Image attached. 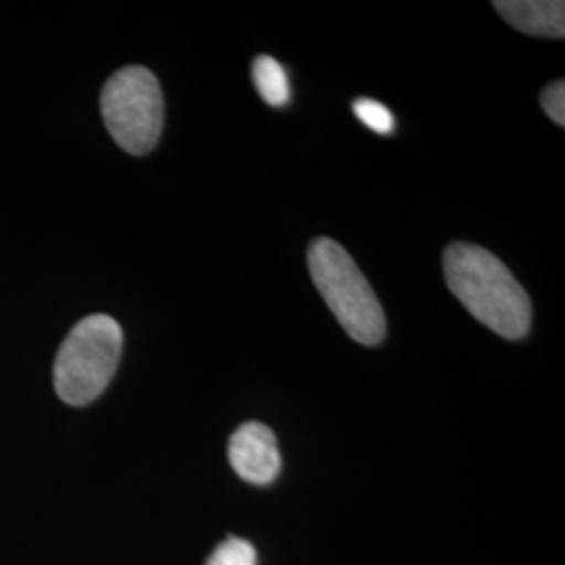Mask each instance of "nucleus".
<instances>
[{
    "instance_id": "f257e3e1",
    "label": "nucleus",
    "mask_w": 565,
    "mask_h": 565,
    "mask_svg": "<svg viewBox=\"0 0 565 565\" xmlns=\"http://www.w3.org/2000/svg\"><path fill=\"white\" fill-rule=\"evenodd\" d=\"M446 282L471 317L507 340H522L532 324V303L505 264L473 243L445 252Z\"/></svg>"
},
{
    "instance_id": "f03ea898",
    "label": "nucleus",
    "mask_w": 565,
    "mask_h": 565,
    "mask_svg": "<svg viewBox=\"0 0 565 565\" xmlns=\"http://www.w3.org/2000/svg\"><path fill=\"white\" fill-rule=\"evenodd\" d=\"M308 268L324 302L354 342L363 345L384 342V308L340 243L324 237L312 242Z\"/></svg>"
},
{
    "instance_id": "7ed1b4c3",
    "label": "nucleus",
    "mask_w": 565,
    "mask_h": 565,
    "mask_svg": "<svg viewBox=\"0 0 565 565\" xmlns=\"http://www.w3.org/2000/svg\"><path fill=\"white\" fill-rule=\"evenodd\" d=\"M121 327L107 315H90L76 324L55 361V390L63 403L86 406L114 380L121 356Z\"/></svg>"
},
{
    "instance_id": "20e7f679",
    "label": "nucleus",
    "mask_w": 565,
    "mask_h": 565,
    "mask_svg": "<svg viewBox=\"0 0 565 565\" xmlns=\"http://www.w3.org/2000/svg\"><path fill=\"white\" fill-rule=\"evenodd\" d=\"M102 114L111 139L126 153H149L162 137L160 82L141 65L124 67L103 86Z\"/></svg>"
},
{
    "instance_id": "39448f33",
    "label": "nucleus",
    "mask_w": 565,
    "mask_h": 565,
    "mask_svg": "<svg viewBox=\"0 0 565 565\" xmlns=\"http://www.w3.org/2000/svg\"><path fill=\"white\" fill-rule=\"evenodd\" d=\"M228 461L249 484L266 486L281 471V455L273 429L264 424H243L228 440Z\"/></svg>"
},
{
    "instance_id": "423d86ee",
    "label": "nucleus",
    "mask_w": 565,
    "mask_h": 565,
    "mask_svg": "<svg viewBox=\"0 0 565 565\" xmlns=\"http://www.w3.org/2000/svg\"><path fill=\"white\" fill-rule=\"evenodd\" d=\"M492 7L509 25L527 36H565V2L562 0H497Z\"/></svg>"
},
{
    "instance_id": "0eeeda50",
    "label": "nucleus",
    "mask_w": 565,
    "mask_h": 565,
    "mask_svg": "<svg viewBox=\"0 0 565 565\" xmlns=\"http://www.w3.org/2000/svg\"><path fill=\"white\" fill-rule=\"evenodd\" d=\"M252 78L264 102L273 107H285L291 99L289 78L281 63L268 55H260L252 65Z\"/></svg>"
},
{
    "instance_id": "6e6552de",
    "label": "nucleus",
    "mask_w": 565,
    "mask_h": 565,
    "mask_svg": "<svg viewBox=\"0 0 565 565\" xmlns=\"http://www.w3.org/2000/svg\"><path fill=\"white\" fill-rule=\"evenodd\" d=\"M205 565H258V553L252 543L231 536L216 546Z\"/></svg>"
},
{
    "instance_id": "1a4fd4ad",
    "label": "nucleus",
    "mask_w": 565,
    "mask_h": 565,
    "mask_svg": "<svg viewBox=\"0 0 565 565\" xmlns=\"http://www.w3.org/2000/svg\"><path fill=\"white\" fill-rule=\"evenodd\" d=\"M352 109H354V116L373 132H377V135L394 132V116L384 103L375 102V99H356Z\"/></svg>"
},
{
    "instance_id": "9d476101",
    "label": "nucleus",
    "mask_w": 565,
    "mask_h": 565,
    "mask_svg": "<svg viewBox=\"0 0 565 565\" xmlns=\"http://www.w3.org/2000/svg\"><path fill=\"white\" fill-rule=\"evenodd\" d=\"M541 105L546 116L555 121L557 126L565 124V82L557 81L548 84L541 93Z\"/></svg>"
}]
</instances>
